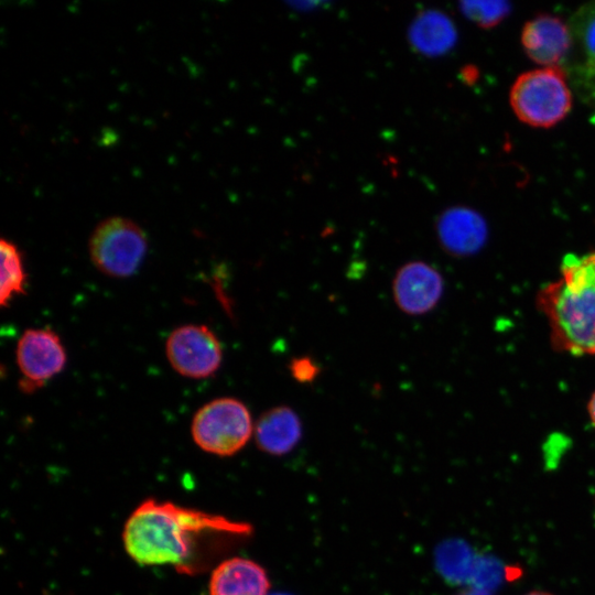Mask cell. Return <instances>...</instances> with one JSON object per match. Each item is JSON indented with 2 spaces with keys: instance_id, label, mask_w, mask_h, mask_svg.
Masks as SVG:
<instances>
[{
  "instance_id": "14",
  "label": "cell",
  "mask_w": 595,
  "mask_h": 595,
  "mask_svg": "<svg viewBox=\"0 0 595 595\" xmlns=\"http://www.w3.org/2000/svg\"><path fill=\"white\" fill-rule=\"evenodd\" d=\"M573 43L577 45V75L584 91L595 99V3L581 8L571 23Z\"/></svg>"
},
{
  "instance_id": "3",
  "label": "cell",
  "mask_w": 595,
  "mask_h": 595,
  "mask_svg": "<svg viewBox=\"0 0 595 595\" xmlns=\"http://www.w3.org/2000/svg\"><path fill=\"white\" fill-rule=\"evenodd\" d=\"M510 105L518 119L531 127L550 128L570 112L572 94L560 66L521 74L510 89Z\"/></svg>"
},
{
  "instance_id": "11",
  "label": "cell",
  "mask_w": 595,
  "mask_h": 595,
  "mask_svg": "<svg viewBox=\"0 0 595 595\" xmlns=\"http://www.w3.org/2000/svg\"><path fill=\"white\" fill-rule=\"evenodd\" d=\"M268 572L253 560L232 556L219 562L210 574L209 595H270Z\"/></svg>"
},
{
  "instance_id": "12",
  "label": "cell",
  "mask_w": 595,
  "mask_h": 595,
  "mask_svg": "<svg viewBox=\"0 0 595 595\" xmlns=\"http://www.w3.org/2000/svg\"><path fill=\"white\" fill-rule=\"evenodd\" d=\"M257 446L264 453L281 456L291 452L302 436L298 413L288 405H278L263 412L255 425Z\"/></svg>"
},
{
  "instance_id": "20",
  "label": "cell",
  "mask_w": 595,
  "mask_h": 595,
  "mask_svg": "<svg viewBox=\"0 0 595 595\" xmlns=\"http://www.w3.org/2000/svg\"><path fill=\"white\" fill-rule=\"evenodd\" d=\"M271 595H288V594L275 593V594H271Z\"/></svg>"
},
{
  "instance_id": "8",
  "label": "cell",
  "mask_w": 595,
  "mask_h": 595,
  "mask_svg": "<svg viewBox=\"0 0 595 595\" xmlns=\"http://www.w3.org/2000/svg\"><path fill=\"white\" fill-rule=\"evenodd\" d=\"M444 291L440 271L423 261H411L400 267L392 281L397 306L408 315H422L433 310Z\"/></svg>"
},
{
  "instance_id": "5",
  "label": "cell",
  "mask_w": 595,
  "mask_h": 595,
  "mask_svg": "<svg viewBox=\"0 0 595 595\" xmlns=\"http://www.w3.org/2000/svg\"><path fill=\"white\" fill-rule=\"evenodd\" d=\"M88 251L99 272L110 278H128L143 262L148 237L133 220L112 216L96 226L89 238Z\"/></svg>"
},
{
  "instance_id": "4",
  "label": "cell",
  "mask_w": 595,
  "mask_h": 595,
  "mask_svg": "<svg viewBox=\"0 0 595 595\" xmlns=\"http://www.w3.org/2000/svg\"><path fill=\"white\" fill-rule=\"evenodd\" d=\"M247 405L230 397L217 398L194 414L191 434L195 444L209 454L231 456L239 452L253 433Z\"/></svg>"
},
{
  "instance_id": "18",
  "label": "cell",
  "mask_w": 595,
  "mask_h": 595,
  "mask_svg": "<svg viewBox=\"0 0 595 595\" xmlns=\"http://www.w3.org/2000/svg\"><path fill=\"white\" fill-rule=\"evenodd\" d=\"M587 413L592 425L595 428V391L592 393L587 403Z\"/></svg>"
},
{
  "instance_id": "1",
  "label": "cell",
  "mask_w": 595,
  "mask_h": 595,
  "mask_svg": "<svg viewBox=\"0 0 595 595\" xmlns=\"http://www.w3.org/2000/svg\"><path fill=\"white\" fill-rule=\"evenodd\" d=\"M253 528L221 515L149 498L127 519L122 540L128 555L140 565H173L194 574L202 551L214 558L246 540Z\"/></svg>"
},
{
  "instance_id": "19",
  "label": "cell",
  "mask_w": 595,
  "mask_h": 595,
  "mask_svg": "<svg viewBox=\"0 0 595 595\" xmlns=\"http://www.w3.org/2000/svg\"><path fill=\"white\" fill-rule=\"evenodd\" d=\"M524 595H553V594H551L549 592H544V591H532V592H529V593H527Z\"/></svg>"
},
{
  "instance_id": "2",
  "label": "cell",
  "mask_w": 595,
  "mask_h": 595,
  "mask_svg": "<svg viewBox=\"0 0 595 595\" xmlns=\"http://www.w3.org/2000/svg\"><path fill=\"white\" fill-rule=\"evenodd\" d=\"M554 350L595 356V250L566 255L560 275L537 293Z\"/></svg>"
},
{
  "instance_id": "9",
  "label": "cell",
  "mask_w": 595,
  "mask_h": 595,
  "mask_svg": "<svg viewBox=\"0 0 595 595\" xmlns=\"http://www.w3.org/2000/svg\"><path fill=\"white\" fill-rule=\"evenodd\" d=\"M521 44L528 57L542 67L559 66L570 53L573 37L562 19L539 14L523 25Z\"/></svg>"
},
{
  "instance_id": "13",
  "label": "cell",
  "mask_w": 595,
  "mask_h": 595,
  "mask_svg": "<svg viewBox=\"0 0 595 595\" xmlns=\"http://www.w3.org/2000/svg\"><path fill=\"white\" fill-rule=\"evenodd\" d=\"M409 40L416 52L436 56L448 52L455 45L457 31L446 14L428 10L421 12L411 24Z\"/></svg>"
},
{
  "instance_id": "10",
  "label": "cell",
  "mask_w": 595,
  "mask_h": 595,
  "mask_svg": "<svg viewBox=\"0 0 595 595\" xmlns=\"http://www.w3.org/2000/svg\"><path fill=\"white\" fill-rule=\"evenodd\" d=\"M436 232L441 247L448 255L467 257L484 247L488 227L478 212L465 206H454L440 215Z\"/></svg>"
},
{
  "instance_id": "15",
  "label": "cell",
  "mask_w": 595,
  "mask_h": 595,
  "mask_svg": "<svg viewBox=\"0 0 595 595\" xmlns=\"http://www.w3.org/2000/svg\"><path fill=\"white\" fill-rule=\"evenodd\" d=\"M0 255V304L7 307L18 295L25 293L26 271L21 251L11 240L1 239Z\"/></svg>"
},
{
  "instance_id": "17",
  "label": "cell",
  "mask_w": 595,
  "mask_h": 595,
  "mask_svg": "<svg viewBox=\"0 0 595 595\" xmlns=\"http://www.w3.org/2000/svg\"><path fill=\"white\" fill-rule=\"evenodd\" d=\"M290 370L293 378L300 382H311L320 371L317 365L310 357L292 359Z\"/></svg>"
},
{
  "instance_id": "16",
  "label": "cell",
  "mask_w": 595,
  "mask_h": 595,
  "mask_svg": "<svg viewBox=\"0 0 595 595\" xmlns=\"http://www.w3.org/2000/svg\"><path fill=\"white\" fill-rule=\"evenodd\" d=\"M462 13L483 29H490L499 24L510 12L511 6L507 1H463L459 3Z\"/></svg>"
},
{
  "instance_id": "7",
  "label": "cell",
  "mask_w": 595,
  "mask_h": 595,
  "mask_svg": "<svg viewBox=\"0 0 595 595\" xmlns=\"http://www.w3.org/2000/svg\"><path fill=\"white\" fill-rule=\"evenodd\" d=\"M15 360L22 379L20 388L33 392L60 374L66 363V349L51 328H29L17 343Z\"/></svg>"
},
{
  "instance_id": "6",
  "label": "cell",
  "mask_w": 595,
  "mask_h": 595,
  "mask_svg": "<svg viewBox=\"0 0 595 595\" xmlns=\"http://www.w3.org/2000/svg\"><path fill=\"white\" fill-rule=\"evenodd\" d=\"M171 367L181 376L203 379L213 376L223 361V349L206 325L186 324L174 328L165 343Z\"/></svg>"
}]
</instances>
